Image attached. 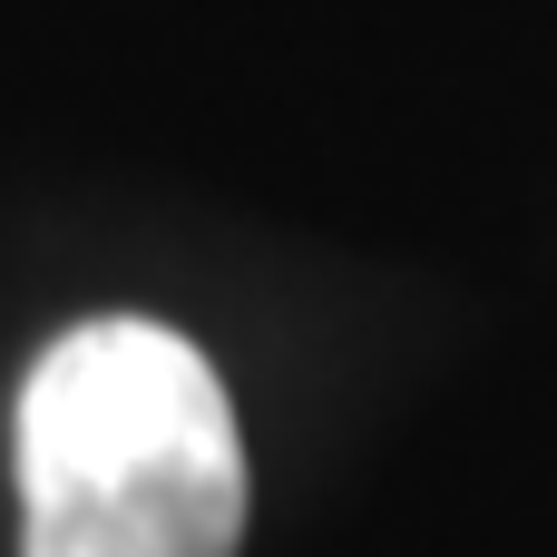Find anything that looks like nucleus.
<instances>
[{"mask_svg": "<svg viewBox=\"0 0 557 557\" xmlns=\"http://www.w3.org/2000/svg\"><path fill=\"white\" fill-rule=\"evenodd\" d=\"M245 441L215 362L98 313L20 382V557H235Z\"/></svg>", "mask_w": 557, "mask_h": 557, "instance_id": "nucleus-1", "label": "nucleus"}]
</instances>
